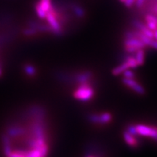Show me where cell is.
<instances>
[{"label": "cell", "mask_w": 157, "mask_h": 157, "mask_svg": "<svg viewBox=\"0 0 157 157\" xmlns=\"http://www.w3.org/2000/svg\"><path fill=\"white\" fill-rule=\"evenodd\" d=\"M124 48L125 52L129 54L135 53L137 50L141 48H146V44L143 43L140 39L137 38H129L124 39Z\"/></svg>", "instance_id": "277c9868"}, {"label": "cell", "mask_w": 157, "mask_h": 157, "mask_svg": "<svg viewBox=\"0 0 157 157\" xmlns=\"http://www.w3.org/2000/svg\"><path fill=\"white\" fill-rule=\"evenodd\" d=\"M121 81L126 87H128L129 89L132 90V91H134L135 93L138 94V95H143L146 94V91L144 87L141 84L138 83L135 78H126L123 77Z\"/></svg>", "instance_id": "52a82bcc"}, {"label": "cell", "mask_w": 157, "mask_h": 157, "mask_svg": "<svg viewBox=\"0 0 157 157\" xmlns=\"http://www.w3.org/2000/svg\"><path fill=\"white\" fill-rule=\"evenodd\" d=\"M87 119L90 123L94 124L105 125L112 121L113 115L110 112H103L101 113H92L88 114Z\"/></svg>", "instance_id": "3957f363"}, {"label": "cell", "mask_w": 157, "mask_h": 157, "mask_svg": "<svg viewBox=\"0 0 157 157\" xmlns=\"http://www.w3.org/2000/svg\"><path fill=\"white\" fill-rule=\"evenodd\" d=\"M145 23L151 30L154 31L157 29V16L152 13H148L145 15Z\"/></svg>", "instance_id": "8fae6325"}, {"label": "cell", "mask_w": 157, "mask_h": 157, "mask_svg": "<svg viewBox=\"0 0 157 157\" xmlns=\"http://www.w3.org/2000/svg\"><path fill=\"white\" fill-rule=\"evenodd\" d=\"M87 157H95V156H88Z\"/></svg>", "instance_id": "83f0119b"}, {"label": "cell", "mask_w": 157, "mask_h": 157, "mask_svg": "<svg viewBox=\"0 0 157 157\" xmlns=\"http://www.w3.org/2000/svg\"><path fill=\"white\" fill-rule=\"evenodd\" d=\"M151 11L152 12V14H154L157 16V3L154 6H153L151 10Z\"/></svg>", "instance_id": "cb8c5ba5"}, {"label": "cell", "mask_w": 157, "mask_h": 157, "mask_svg": "<svg viewBox=\"0 0 157 157\" xmlns=\"http://www.w3.org/2000/svg\"><path fill=\"white\" fill-rule=\"evenodd\" d=\"M124 61L127 63L129 68H131V69H132V68H136L137 67H139L134 56H128L126 57V58L124 59Z\"/></svg>", "instance_id": "2e32d148"}, {"label": "cell", "mask_w": 157, "mask_h": 157, "mask_svg": "<svg viewBox=\"0 0 157 157\" xmlns=\"http://www.w3.org/2000/svg\"><path fill=\"white\" fill-rule=\"evenodd\" d=\"M34 9H35V12H36V15L39 17V18L42 20L45 19V17H46V15H47V13L43 10L42 8L40 7V5H39V3L37 2H35Z\"/></svg>", "instance_id": "e0dca14e"}, {"label": "cell", "mask_w": 157, "mask_h": 157, "mask_svg": "<svg viewBox=\"0 0 157 157\" xmlns=\"http://www.w3.org/2000/svg\"><path fill=\"white\" fill-rule=\"evenodd\" d=\"M126 131H127L131 135H135V136H137V133L136 131V128H135V124H129L127 127Z\"/></svg>", "instance_id": "ffe728a7"}, {"label": "cell", "mask_w": 157, "mask_h": 157, "mask_svg": "<svg viewBox=\"0 0 157 157\" xmlns=\"http://www.w3.org/2000/svg\"><path fill=\"white\" fill-rule=\"evenodd\" d=\"M70 10L78 18H84L86 16V10L82 6L75 2H71L68 5Z\"/></svg>", "instance_id": "9c48e42d"}, {"label": "cell", "mask_w": 157, "mask_h": 157, "mask_svg": "<svg viewBox=\"0 0 157 157\" xmlns=\"http://www.w3.org/2000/svg\"><path fill=\"white\" fill-rule=\"evenodd\" d=\"M45 20L48 22V24L52 29V35L56 36H61L64 34V30L63 28V25L59 21L58 15H57L56 10L53 6H52L50 10L47 13Z\"/></svg>", "instance_id": "6da1fadb"}, {"label": "cell", "mask_w": 157, "mask_h": 157, "mask_svg": "<svg viewBox=\"0 0 157 157\" xmlns=\"http://www.w3.org/2000/svg\"><path fill=\"white\" fill-rule=\"evenodd\" d=\"M135 58L136 60L138 66H143L146 61V52H145V49L141 48L138 50L135 53Z\"/></svg>", "instance_id": "7c38bea8"}, {"label": "cell", "mask_w": 157, "mask_h": 157, "mask_svg": "<svg viewBox=\"0 0 157 157\" xmlns=\"http://www.w3.org/2000/svg\"><path fill=\"white\" fill-rule=\"evenodd\" d=\"M123 138L125 143L131 148H137L139 146V142L137 140L136 136L131 135L126 130L123 132Z\"/></svg>", "instance_id": "30bf717a"}, {"label": "cell", "mask_w": 157, "mask_h": 157, "mask_svg": "<svg viewBox=\"0 0 157 157\" xmlns=\"http://www.w3.org/2000/svg\"><path fill=\"white\" fill-rule=\"evenodd\" d=\"M135 2V0H125L124 2V5L126 6L127 7H132L133 5H134V4Z\"/></svg>", "instance_id": "7402d4cb"}, {"label": "cell", "mask_w": 157, "mask_h": 157, "mask_svg": "<svg viewBox=\"0 0 157 157\" xmlns=\"http://www.w3.org/2000/svg\"><path fill=\"white\" fill-rule=\"evenodd\" d=\"M132 25L133 26L135 27V29H136L138 31H141L143 34H145L147 36L150 37V38L154 39V31L151 30V29L147 26L145 23H143L142 21H139V20L137 19H135L132 21Z\"/></svg>", "instance_id": "ba28073f"}, {"label": "cell", "mask_w": 157, "mask_h": 157, "mask_svg": "<svg viewBox=\"0 0 157 157\" xmlns=\"http://www.w3.org/2000/svg\"><path fill=\"white\" fill-rule=\"evenodd\" d=\"M37 2L40 5L42 10L48 13V12L50 10L52 6V0H38Z\"/></svg>", "instance_id": "9a60e30c"}, {"label": "cell", "mask_w": 157, "mask_h": 157, "mask_svg": "<svg viewBox=\"0 0 157 157\" xmlns=\"http://www.w3.org/2000/svg\"><path fill=\"white\" fill-rule=\"evenodd\" d=\"M23 70H24L25 74L29 76H32V77H34V76H36L37 74V70L36 67L32 64L25 65Z\"/></svg>", "instance_id": "5bb4252c"}, {"label": "cell", "mask_w": 157, "mask_h": 157, "mask_svg": "<svg viewBox=\"0 0 157 157\" xmlns=\"http://www.w3.org/2000/svg\"><path fill=\"white\" fill-rule=\"evenodd\" d=\"M149 48H151L152 49H154V50H157V40H156L155 39H152L151 40L150 43L148 44Z\"/></svg>", "instance_id": "44dd1931"}, {"label": "cell", "mask_w": 157, "mask_h": 157, "mask_svg": "<svg viewBox=\"0 0 157 157\" xmlns=\"http://www.w3.org/2000/svg\"><path fill=\"white\" fill-rule=\"evenodd\" d=\"M128 68H129L128 65H127L126 62L124 61L122 63H121L120 65H119V66L113 68L112 71H111V74H112L113 76L121 75L125 70L128 69Z\"/></svg>", "instance_id": "4fadbf2b"}, {"label": "cell", "mask_w": 157, "mask_h": 157, "mask_svg": "<svg viewBox=\"0 0 157 157\" xmlns=\"http://www.w3.org/2000/svg\"><path fill=\"white\" fill-rule=\"evenodd\" d=\"M23 34L26 36H34L39 34V32L36 29L32 28V27L30 26H27L26 28L23 30Z\"/></svg>", "instance_id": "ac0fdd59"}, {"label": "cell", "mask_w": 157, "mask_h": 157, "mask_svg": "<svg viewBox=\"0 0 157 157\" xmlns=\"http://www.w3.org/2000/svg\"><path fill=\"white\" fill-rule=\"evenodd\" d=\"M124 1H125V0H120V2H124Z\"/></svg>", "instance_id": "4316f807"}, {"label": "cell", "mask_w": 157, "mask_h": 157, "mask_svg": "<svg viewBox=\"0 0 157 157\" xmlns=\"http://www.w3.org/2000/svg\"><path fill=\"white\" fill-rule=\"evenodd\" d=\"M135 128L137 133V135L142 137H150L152 140L157 142V127L150 125L142 124H135Z\"/></svg>", "instance_id": "5b68a950"}, {"label": "cell", "mask_w": 157, "mask_h": 157, "mask_svg": "<svg viewBox=\"0 0 157 157\" xmlns=\"http://www.w3.org/2000/svg\"><path fill=\"white\" fill-rule=\"evenodd\" d=\"M93 77V72L90 70L82 71L73 74V82L77 84L78 86L81 84H90Z\"/></svg>", "instance_id": "8992f818"}, {"label": "cell", "mask_w": 157, "mask_h": 157, "mask_svg": "<svg viewBox=\"0 0 157 157\" xmlns=\"http://www.w3.org/2000/svg\"><path fill=\"white\" fill-rule=\"evenodd\" d=\"M122 75L124 78H135V73L131 68H128V69L125 70L122 73Z\"/></svg>", "instance_id": "d6986e66"}, {"label": "cell", "mask_w": 157, "mask_h": 157, "mask_svg": "<svg viewBox=\"0 0 157 157\" xmlns=\"http://www.w3.org/2000/svg\"><path fill=\"white\" fill-rule=\"evenodd\" d=\"M2 75V68L1 67V65H0V76Z\"/></svg>", "instance_id": "484cf974"}, {"label": "cell", "mask_w": 157, "mask_h": 157, "mask_svg": "<svg viewBox=\"0 0 157 157\" xmlns=\"http://www.w3.org/2000/svg\"><path fill=\"white\" fill-rule=\"evenodd\" d=\"M154 39H156V40H157V29H156V30H155V31H154Z\"/></svg>", "instance_id": "d4e9b609"}, {"label": "cell", "mask_w": 157, "mask_h": 157, "mask_svg": "<svg viewBox=\"0 0 157 157\" xmlns=\"http://www.w3.org/2000/svg\"><path fill=\"white\" fill-rule=\"evenodd\" d=\"M145 2H146V0H135V4L137 8H140L141 7H143Z\"/></svg>", "instance_id": "603a6c76"}, {"label": "cell", "mask_w": 157, "mask_h": 157, "mask_svg": "<svg viewBox=\"0 0 157 157\" xmlns=\"http://www.w3.org/2000/svg\"><path fill=\"white\" fill-rule=\"evenodd\" d=\"M95 95V89L90 84L78 85L73 93V97L77 101L88 102L91 101Z\"/></svg>", "instance_id": "7a4b0ae2"}]
</instances>
